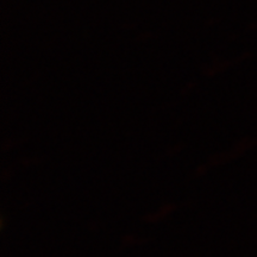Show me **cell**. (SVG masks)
I'll list each match as a JSON object with an SVG mask.
<instances>
[]
</instances>
